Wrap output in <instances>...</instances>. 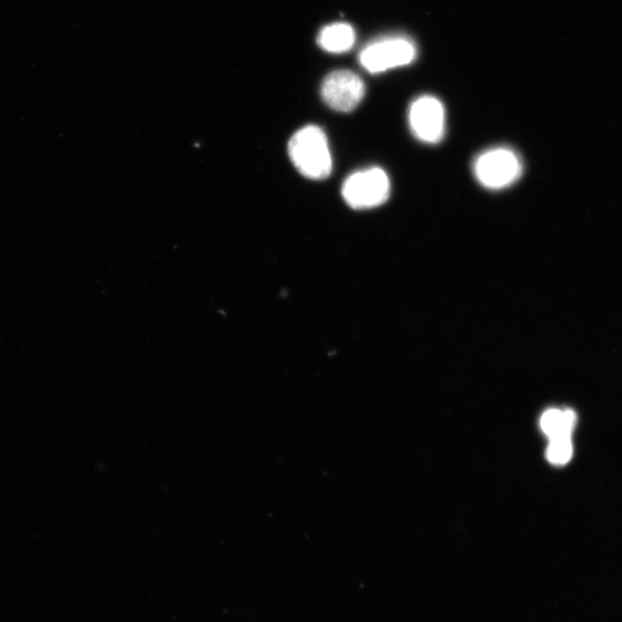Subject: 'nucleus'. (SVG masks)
<instances>
[{"label": "nucleus", "mask_w": 622, "mask_h": 622, "mask_svg": "<svg viewBox=\"0 0 622 622\" xmlns=\"http://www.w3.org/2000/svg\"><path fill=\"white\" fill-rule=\"evenodd\" d=\"M573 452L572 439L555 440L549 443L547 457L550 464L560 467L571 462Z\"/></svg>", "instance_id": "9"}, {"label": "nucleus", "mask_w": 622, "mask_h": 622, "mask_svg": "<svg viewBox=\"0 0 622 622\" xmlns=\"http://www.w3.org/2000/svg\"><path fill=\"white\" fill-rule=\"evenodd\" d=\"M578 424V415L573 410L550 409L540 418L539 425L550 441L572 439Z\"/></svg>", "instance_id": "7"}, {"label": "nucleus", "mask_w": 622, "mask_h": 622, "mask_svg": "<svg viewBox=\"0 0 622 622\" xmlns=\"http://www.w3.org/2000/svg\"><path fill=\"white\" fill-rule=\"evenodd\" d=\"M323 102L338 113L357 109L366 95L363 80L355 72L341 70L324 78L320 89Z\"/></svg>", "instance_id": "5"}, {"label": "nucleus", "mask_w": 622, "mask_h": 622, "mask_svg": "<svg viewBox=\"0 0 622 622\" xmlns=\"http://www.w3.org/2000/svg\"><path fill=\"white\" fill-rule=\"evenodd\" d=\"M443 103L430 95L415 99L410 109V126L415 138L426 145L440 144L445 135Z\"/></svg>", "instance_id": "6"}, {"label": "nucleus", "mask_w": 622, "mask_h": 622, "mask_svg": "<svg viewBox=\"0 0 622 622\" xmlns=\"http://www.w3.org/2000/svg\"><path fill=\"white\" fill-rule=\"evenodd\" d=\"M357 34L348 23L336 22L331 23L319 32L317 43L323 49L330 53H344L355 46Z\"/></svg>", "instance_id": "8"}, {"label": "nucleus", "mask_w": 622, "mask_h": 622, "mask_svg": "<svg viewBox=\"0 0 622 622\" xmlns=\"http://www.w3.org/2000/svg\"><path fill=\"white\" fill-rule=\"evenodd\" d=\"M473 170L483 187L502 191L521 178L524 164L516 151L499 147L482 152L475 159Z\"/></svg>", "instance_id": "2"}, {"label": "nucleus", "mask_w": 622, "mask_h": 622, "mask_svg": "<svg viewBox=\"0 0 622 622\" xmlns=\"http://www.w3.org/2000/svg\"><path fill=\"white\" fill-rule=\"evenodd\" d=\"M417 57L413 41L403 36L378 39L360 52V64L369 73H383L397 67L408 66Z\"/></svg>", "instance_id": "4"}, {"label": "nucleus", "mask_w": 622, "mask_h": 622, "mask_svg": "<svg viewBox=\"0 0 622 622\" xmlns=\"http://www.w3.org/2000/svg\"><path fill=\"white\" fill-rule=\"evenodd\" d=\"M345 202L356 210H368L384 204L391 193L388 173L380 168H371L350 175L342 185Z\"/></svg>", "instance_id": "3"}, {"label": "nucleus", "mask_w": 622, "mask_h": 622, "mask_svg": "<svg viewBox=\"0 0 622 622\" xmlns=\"http://www.w3.org/2000/svg\"><path fill=\"white\" fill-rule=\"evenodd\" d=\"M288 155L295 169L308 179L324 180L333 172L328 137L318 126L297 130L288 144Z\"/></svg>", "instance_id": "1"}]
</instances>
